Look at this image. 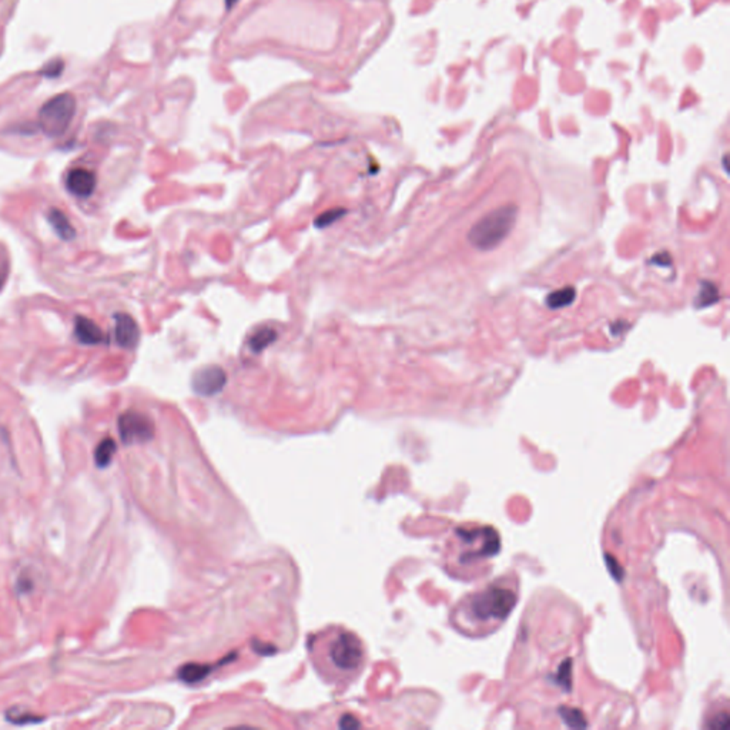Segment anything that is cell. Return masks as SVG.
Returning a JSON list of instances; mask_svg holds the SVG:
<instances>
[{
  "mask_svg": "<svg viewBox=\"0 0 730 730\" xmlns=\"http://www.w3.org/2000/svg\"><path fill=\"white\" fill-rule=\"evenodd\" d=\"M310 654L320 676L334 686L351 685L367 662L362 640L340 626L314 635L310 639Z\"/></svg>",
  "mask_w": 730,
  "mask_h": 730,
  "instance_id": "1",
  "label": "cell"
},
{
  "mask_svg": "<svg viewBox=\"0 0 730 730\" xmlns=\"http://www.w3.org/2000/svg\"><path fill=\"white\" fill-rule=\"evenodd\" d=\"M518 217V207L514 204L501 205L472 226L468 233V241L472 247L488 251L498 247L513 232Z\"/></svg>",
  "mask_w": 730,
  "mask_h": 730,
  "instance_id": "2",
  "label": "cell"
},
{
  "mask_svg": "<svg viewBox=\"0 0 730 730\" xmlns=\"http://www.w3.org/2000/svg\"><path fill=\"white\" fill-rule=\"evenodd\" d=\"M517 595L505 587L492 585L468 601V616L479 625L502 622L514 609Z\"/></svg>",
  "mask_w": 730,
  "mask_h": 730,
  "instance_id": "3",
  "label": "cell"
},
{
  "mask_svg": "<svg viewBox=\"0 0 730 730\" xmlns=\"http://www.w3.org/2000/svg\"><path fill=\"white\" fill-rule=\"evenodd\" d=\"M78 103L71 93H61L47 100L39 112V126L49 137H60L66 133L76 114Z\"/></svg>",
  "mask_w": 730,
  "mask_h": 730,
  "instance_id": "4",
  "label": "cell"
},
{
  "mask_svg": "<svg viewBox=\"0 0 730 730\" xmlns=\"http://www.w3.org/2000/svg\"><path fill=\"white\" fill-rule=\"evenodd\" d=\"M457 534L458 538L467 545V549L460 555V562L462 563L491 558L499 552V537L489 527L477 529H458Z\"/></svg>",
  "mask_w": 730,
  "mask_h": 730,
  "instance_id": "5",
  "label": "cell"
},
{
  "mask_svg": "<svg viewBox=\"0 0 730 730\" xmlns=\"http://www.w3.org/2000/svg\"><path fill=\"white\" fill-rule=\"evenodd\" d=\"M119 432L124 444L145 443L153 438L155 425L148 415L137 411H127L119 418Z\"/></svg>",
  "mask_w": 730,
  "mask_h": 730,
  "instance_id": "6",
  "label": "cell"
},
{
  "mask_svg": "<svg viewBox=\"0 0 730 730\" xmlns=\"http://www.w3.org/2000/svg\"><path fill=\"white\" fill-rule=\"evenodd\" d=\"M227 383L226 371L218 365H204L198 369L191 378V387L196 394L211 397L220 393Z\"/></svg>",
  "mask_w": 730,
  "mask_h": 730,
  "instance_id": "7",
  "label": "cell"
},
{
  "mask_svg": "<svg viewBox=\"0 0 730 730\" xmlns=\"http://www.w3.org/2000/svg\"><path fill=\"white\" fill-rule=\"evenodd\" d=\"M114 335L116 341L120 347L133 349L140 340V330L133 317L124 313H119L114 316Z\"/></svg>",
  "mask_w": 730,
  "mask_h": 730,
  "instance_id": "8",
  "label": "cell"
},
{
  "mask_svg": "<svg viewBox=\"0 0 730 730\" xmlns=\"http://www.w3.org/2000/svg\"><path fill=\"white\" fill-rule=\"evenodd\" d=\"M67 190L78 197L86 198L92 196L96 187V176L88 169H73L66 179Z\"/></svg>",
  "mask_w": 730,
  "mask_h": 730,
  "instance_id": "9",
  "label": "cell"
},
{
  "mask_svg": "<svg viewBox=\"0 0 730 730\" xmlns=\"http://www.w3.org/2000/svg\"><path fill=\"white\" fill-rule=\"evenodd\" d=\"M75 333H76L78 340L86 345L102 344L104 340V334H103L102 328L95 321H92L90 318L83 317V316L76 317Z\"/></svg>",
  "mask_w": 730,
  "mask_h": 730,
  "instance_id": "10",
  "label": "cell"
},
{
  "mask_svg": "<svg viewBox=\"0 0 730 730\" xmlns=\"http://www.w3.org/2000/svg\"><path fill=\"white\" fill-rule=\"evenodd\" d=\"M47 218H49V223L54 229V232L59 234V237H61L63 240H71L73 237H75L76 232L70 225L67 215L63 211L52 208L50 213L47 214Z\"/></svg>",
  "mask_w": 730,
  "mask_h": 730,
  "instance_id": "11",
  "label": "cell"
},
{
  "mask_svg": "<svg viewBox=\"0 0 730 730\" xmlns=\"http://www.w3.org/2000/svg\"><path fill=\"white\" fill-rule=\"evenodd\" d=\"M576 299V289L575 287H562L559 289H555L554 293H551L548 297H546V306L552 310H558V309H565L568 306H570Z\"/></svg>",
  "mask_w": 730,
  "mask_h": 730,
  "instance_id": "12",
  "label": "cell"
},
{
  "mask_svg": "<svg viewBox=\"0 0 730 730\" xmlns=\"http://www.w3.org/2000/svg\"><path fill=\"white\" fill-rule=\"evenodd\" d=\"M278 338V334L271 327H263L258 328L249 340V345L254 352H261L271 344H274Z\"/></svg>",
  "mask_w": 730,
  "mask_h": 730,
  "instance_id": "13",
  "label": "cell"
},
{
  "mask_svg": "<svg viewBox=\"0 0 730 730\" xmlns=\"http://www.w3.org/2000/svg\"><path fill=\"white\" fill-rule=\"evenodd\" d=\"M116 453V443L112 438H104L103 441L99 443V445L95 450V462L100 468H106Z\"/></svg>",
  "mask_w": 730,
  "mask_h": 730,
  "instance_id": "14",
  "label": "cell"
},
{
  "mask_svg": "<svg viewBox=\"0 0 730 730\" xmlns=\"http://www.w3.org/2000/svg\"><path fill=\"white\" fill-rule=\"evenodd\" d=\"M717 287L713 282L706 281L699 291V297L696 299L695 304L698 307H707L710 304H714L717 301Z\"/></svg>",
  "mask_w": 730,
  "mask_h": 730,
  "instance_id": "15",
  "label": "cell"
},
{
  "mask_svg": "<svg viewBox=\"0 0 730 730\" xmlns=\"http://www.w3.org/2000/svg\"><path fill=\"white\" fill-rule=\"evenodd\" d=\"M559 713L563 719V722L570 726V727H587L588 723H587V719H585V714H583L580 710L578 709H570V707H562L559 709Z\"/></svg>",
  "mask_w": 730,
  "mask_h": 730,
  "instance_id": "16",
  "label": "cell"
},
{
  "mask_svg": "<svg viewBox=\"0 0 730 730\" xmlns=\"http://www.w3.org/2000/svg\"><path fill=\"white\" fill-rule=\"evenodd\" d=\"M345 214H347V210H345V208H333V210H328V211L323 213L321 215H318V217L316 218L314 226H316V227H318V229L328 227V226L334 225L335 222H338L340 218H342Z\"/></svg>",
  "mask_w": 730,
  "mask_h": 730,
  "instance_id": "17",
  "label": "cell"
},
{
  "mask_svg": "<svg viewBox=\"0 0 730 730\" xmlns=\"http://www.w3.org/2000/svg\"><path fill=\"white\" fill-rule=\"evenodd\" d=\"M570 668H572V661H566L558 671L556 674V681L561 686H565V689L568 690L569 689V685H570V679H569V674H570Z\"/></svg>",
  "mask_w": 730,
  "mask_h": 730,
  "instance_id": "18",
  "label": "cell"
},
{
  "mask_svg": "<svg viewBox=\"0 0 730 730\" xmlns=\"http://www.w3.org/2000/svg\"><path fill=\"white\" fill-rule=\"evenodd\" d=\"M63 67H64V64L61 60H53L43 67L42 75L46 78H57L63 71Z\"/></svg>",
  "mask_w": 730,
  "mask_h": 730,
  "instance_id": "19",
  "label": "cell"
},
{
  "mask_svg": "<svg viewBox=\"0 0 730 730\" xmlns=\"http://www.w3.org/2000/svg\"><path fill=\"white\" fill-rule=\"evenodd\" d=\"M36 716L35 714H26V713H22V712H16V710H11L8 713V720L13 722V723H18V724H26V723H35L36 722Z\"/></svg>",
  "mask_w": 730,
  "mask_h": 730,
  "instance_id": "20",
  "label": "cell"
},
{
  "mask_svg": "<svg viewBox=\"0 0 730 730\" xmlns=\"http://www.w3.org/2000/svg\"><path fill=\"white\" fill-rule=\"evenodd\" d=\"M237 2H239V0H226V8H227V11H230V9H232Z\"/></svg>",
  "mask_w": 730,
  "mask_h": 730,
  "instance_id": "21",
  "label": "cell"
}]
</instances>
